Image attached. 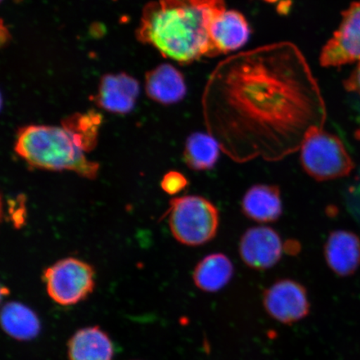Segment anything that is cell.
I'll list each match as a JSON object with an SVG mask.
<instances>
[{
    "mask_svg": "<svg viewBox=\"0 0 360 360\" xmlns=\"http://www.w3.org/2000/svg\"><path fill=\"white\" fill-rule=\"evenodd\" d=\"M188 186V179L186 175L179 171H169L166 173L161 181V188L170 195H178Z\"/></svg>",
    "mask_w": 360,
    "mask_h": 360,
    "instance_id": "cell-20",
    "label": "cell"
},
{
    "mask_svg": "<svg viewBox=\"0 0 360 360\" xmlns=\"http://www.w3.org/2000/svg\"><path fill=\"white\" fill-rule=\"evenodd\" d=\"M69 360H112L115 346L109 335L98 326L79 328L68 341Z\"/></svg>",
    "mask_w": 360,
    "mask_h": 360,
    "instance_id": "cell-13",
    "label": "cell"
},
{
    "mask_svg": "<svg viewBox=\"0 0 360 360\" xmlns=\"http://www.w3.org/2000/svg\"><path fill=\"white\" fill-rule=\"evenodd\" d=\"M222 150L208 132L193 133L186 139L183 157L184 163L195 171H208L217 165Z\"/></svg>",
    "mask_w": 360,
    "mask_h": 360,
    "instance_id": "cell-18",
    "label": "cell"
},
{
    "mask_svg": "<svg viewBox=\"0 0 360 360\" xmlns=\"http://www.w3.org/2000/svg\"><path fill=\"white\" fill-rule=\"evenodd\" d=\"M43 281L49 298L67 307L82 302L92 294L96 288V271L83 260L65 258L45 269Z\"/></svg>",
    "mask_w": 360,
    "mask_h": 360,
    "instance_id": "cell-6",
    "label": "cell"
},
{
    "mask_svg": "<svg viewBox=\"0 0 360 360\" xmlns=\"http://www.w3.org/2000/svg\"><path fill=\"white\" fill-rule=\"evenodd\" d=\"M283 208L281 188L274 184H255L241 200L243 214L259 224L276 222L281 217Z\"/></svg>",
    "mask_w": 360,
    "mask_h": 360,
    "instance_id": "cell-12",
    "label": "cell"
},
{
    "mask_svg": "<svg viewBox=\"0 0 360 360\" xmlns=\"http://www.w3.org/2000/svg\"><path fill=\"white\" fill-rule=\"evenodd\" d=\"M321 65L340 67L360 62V1L342 13L339 28L322 49Z\"/></svg>",
    "mask_w": 360,
    "mask_h": 360,
    "instance_id": "cell-7",
    "label": "cell"
},
{
    "mask_svg": "<svg viewBox=\"0 0 360 360\" xmlns=\"http://www.w3.org/2000/svg\"><path fill=\"white\" fill-rule=\"evenodd\" d=\"M224 0H157L143 10L138 37L179 63L216 56L210 30Z\"/></svg>",
    "mask_w": 360,
    "mask_h": 360,
    "instance_id": "cell-2",
    "label": "cell"
},
{
    "mask_svg": "<svg viewBox=\"0 0 360 360\" xmlns=\"http://www.w3.org/2000/svg\"><path fill=\"white\" fill-rule=\"evenodd\" d=\"M102 122L100 112L89 110L68 116L62 120V127L81 150L89 153L93 151L98 145Z\"/></svg>",
    "mask_w": 360,
    "mask_h": 360,
    "instance_id": "cell-19",
    "label": "cell"
},
{
    "mask_svg": "<svg viewBox=\"0 0 360 360\" xmlns=\"http://www.w3.org/2000/svg\"><path fill=\"white\" fill-rule=\"evenodd\" d=\"M238 253L248 267L266 270L280 262L285 243L276 229L264 225L252 227L243 233Z\"/></svg>",
    "mask_w": 360,
    "mask_h": 360,
    "instance_id": "cell-9",
    "label": "cell"
},
{
    "mask_svg": "<svg viewBox=\"0 0 360 360\" xmlns=\"http://www.w3.org/2000/svg\"><path fill=\"white\" fill-rule=\"evenodd\" d=\"M250 29L245 17L235 11L225 10L211 26L210 36L215 55L236 51L249 38Z\"/></svg>",
    "mask_w": 360,
    "mask_h": 360,
    "instance_id": "cell-14",
    "label": "cell"
},
{
    "mask_svg": "<svg viewBox=\"0 0 360 360\" xmlns=\"http://www.w3.org/2000/svg\"><path fill=\"white\" fill-rule=\"evenodd\" d=\"M344 86L347 91L357 94L360 96V62L352 74L345 79Z\"/></svg>",
    "mask_w": 360,
    "mask_h": 360,
    "instance_id": "cell-21",
    "label": "cell"
},
{
    "mask_svg": "<svg viewBox=\"0 0 360 360\" xmlns=\"http://www.w3.org/2000/svg\"><path fill=\"white\" fill-rule=\"evenodd\" d=\"M263 304L270 316L285 325L302 321L310 309L305 288L290 278H283L270 285L264 292Z\"/></svg>",
    "mask_w": 360,
    "mask_h": 360,
    "instance_id": "cell-8",
    "label": "cell"
},
{
    "mask_svg": "<svg viewBox=\"0 0 360 360\" xmlns=\"http://www.w3.org/2000/svg\"><path fill=\"white\" fill-rule=\"evenodd\" d=\"M15 150L33 168L72 171L89 179L98 176L100 165L90 161L63 127L28 125L17 133Z\"/></svg>",
    "mask_w": 360,
    "mask_h": 360,
    "instance_id": "cell-3",
    "label": "cell"
},
{
    "mask_svg": "<svg viewBox=\"0 0 360 360\" xmlns=\"http://www.w3.org/2000/svg\"><path fill=\"white\" fill-rule=\"evenodd\" d=\"M207 132L238 164L280 161L323 128L325 101L302 52L278 42L229 56L216 66L202 97Z\"/></svg>",
    "mask_w": 360,
    "mask_h": 360,
    "instance_id": "cell-1",
    "label": "cell"
},
{
    "mask_svg": "<svg viewBox=\"0 0 360 360\" xmlns=\"http://www.w3.org/2000/svg\"><path fill=\"white\" fill-rule=\"evenodd\" d=\"M235 266L223 253L206 255L196 264L193 272V283L202 291L216 292L224 289L232 280Z\"/></svg>",
    "mask_w": 360,
    "mask_h": 360,
    "instance_id": "cell-16",
    "label": "cell"
},
{
    "mask_svg": "<svg viewBox=\"0 0 360 360\" xmlns=\"http://www.w3.org/2000/svg\"><path fill=\"white\" fill-rule=\"evenodd\" d=\"M146 92L153 101L173 105L182 101L187 89L183 75L170 65H163L146 76Z\"/></svg>",
    "mask_w": 360,
    "mask_h": 360,
    "instance_id": "cell-15",
    "label": "cell"
},
{
    "mask_svg": "<svg viewBox=\"0 0 360 360\" xmlns=\"http://www.w3.org/2000/svg\"><path fill=\"white\" fill-rule=\"evenodd\" d=\"M300 250V244L296 240H289L285 243V253L289 255L298 254Z\"/></svg>",
    "mask_w": 360,
    "mask_h": 360,
    "instance_id": "cell-22",
    "label": "cell"
},
{
    "mask_svg": "<svg viewBox=\"0 0 360 360\" xmlns=\"http://www.w3.org/2000/svg\"><path fill=\"white\" fill-rule=\"evenodd\" d=\"M1 326L8 336L19 341L32 340L41 330L39 318L34 310L16 301L3 306Z\"/></svg>",
    "mask_w": 360,
    "mask_h": 360,
    "instance_id": "cell-17",
    "label": "cell"
},
{
    "mask_svg": "<svg viewBox=\"0 0 360 360\" xmlns=\"http://www.w3.org/2000/svg\"><path fill=\"white\" fill-rule=\"evenodd\" d=\"M139 94V84L130 76L110 75L101 79L94 101L112 114L126 115L133 110Z\"/></svg>",
    "mask_w": 360,
    "mask_h": 360,
    "instance_id": "cell-10",
    "label": "cell"
},
{
    "mask_svg": "<svg viewBox=\"0 0 360 360\" xmlns=\"http://www.w3.org/2000/svg\"><path fill=\"white\" fill-rule=\"evenodd\" d=\"M323 254L333 272L340 276H350L360 265L359 238L344 229L332 231L323 247Z\"/></svg>",
    "mask_w": 360,
    "mask_h": 360,
    "instance_id": "cell-11",
    "label": "cell"
},
{
    "mask_svg": "<svg viewBox=\"0 0 360 360\" xmlns=\"http://www.w3.org/2000/svg\"><path fill=\"white\" fill-rule=\"evenodd\" d=\"M300 160L304 172L318 182L348 176L354 169L344 143L323 128L308 134L300 148Z\"/></svg>",
    "mask_w": 360,
    "mask_h": 360,
    "instance_id": "cell-5",
    "label": "cell"
},
{
    "mask_svg": "<svg viewBox=\"0 0 360 360\" xmlns=\"http://www.w3.org/2000/svg\"><path fill=\"white\" fill-rule=\"evenodd\" d=\"M171 233L186 246L197 247L212 241L219 227L217 207L206 198L184 195L169 202L167 211Z\"/></svg>",
    "mask_w": 360,
    "mask_h": 360,
    "instance_id": "cell-4",
    "label": "cell"
}]
</instances>
